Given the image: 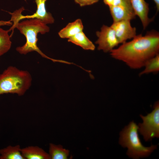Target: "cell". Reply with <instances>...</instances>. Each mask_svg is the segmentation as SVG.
I'll use <instances>...</instances> for the list:
<instances>
[{"label":"cell","instance_id":"6da1fadb","mask_svg":"<svg viewBox=\"0 0 159 159\" xmlns=\"http://www.w3.org/2000/svg\"><path fill=\"white\" fill-rule=\"evenodd\" d=\"M159 33L152 30L143 36L136 35L110 52L113 58L124 62L134 69L143 67L147 61L159 54Z\"/></svg>","mask_w":159,"mask_h":159},{"label":"cell","instance_id":"7a4b0ae2","mask_svg":"<svg viewBox=\"0 0 159 159\" xmlns=\"http://www.w3.org/2000/svg\"><path fill=\"white\" fill-rule=\"evenodd\" d=\"M26 38L25 43L21 46L18 47L16 51L19 54H26L35 51L42 57L49 59L54 62H58V60L50 58L43 53L37 46L38 34H44L49 31V27L41 20L37 19H27L19 22L14 26Z\"/></svg>","mask_w":159,"mask_h":159},{"label":"cell","instance_id":"3957f363","mask_svg":"<svg viewBox=\"0 0 159 159\" xmlns=\"http://www.w3.org/2000/svg\"><path fill=\"white\" fill-rule=\"evenodd\" d=\"M32 80L27 71L9 66L0 74V95L11 93L22 96L29 89Z\"/></svg>","mask_w":159,"mask_h":159},{"label":"cell","instance_id":"277c9868","mask_svg":"<svg viewBox=\"0 0 159 159\" xmlns=\"http://www.w3.org/2000/svg\"><path fill=\"white\" fill-rule=\"evenodd\" d=\"M138 125L133 121L120 133L119 144L123 147L127 148V155L134 159L148 157L157 147V145L143 146L138 135Z\"/></svg>","mask_w":159,"mask_h":159},{"label":"cell","instance_id":"5b68a950","mask_svg":"<svg viewBox=\"0 0 159 159\" xmlns=\"http://www.w3.org/2000/svg\"><path fill=\"white\" fill-rule=\"evenodd\" d=\"M153 110L145 116H140L143 120L138 125V131L143 135L145 141H151L155 138L159 137V102H155Z\"/></svg>","mask_w":159,"mask_h":159},{"label":"cell","instance_id":"8992f818","mask_svg":"<svg viewBox=\"0 0 159 159\" xmlns=\"http://www.w3.org/2000/svg\"><path fill=\"white\" fill-rule=\"evenodd\" d=\"M47 0H35L37 5L36 12L32 15L24 16L21 14L24 10L22 7L13 13L8 12L11 15L10 21L13 22L12 27L14 28L15 25L21 20L24 19H37L41 20L46 24H52L54 23V19L52 14L47 11L45 3Z\"/></svg>","mask_w":159,"mask_h":159},{"label":"cell","instance_id":"52a82bcc","mask_svg":"<svg viewBox=\"0 0 159 159\" xmlns=\"http://www.w3.org/2000/svg\"><path fill=\"white\" fill-rule=\"evenodd\" d=\"M98 39L95 43L97 49L105 52H110L120 44L115 32L111 26L103 25L100 31L96 32Z\"/></svg>","mask_w":159,"mask_h":159},{"label":"cell","instance_id":"ba28073f","mask_svg":"<svg viewBox=\"0 0 159 159\" xmlns=\"http://www.w3.org/2000/svg\"><path fill=\"white\" fill-rule=\"evenodd\" d=\"M109 8L113 22L123 20L131 21L136 16L130 0H120L117 4Z\"/></svg>","mask_w":159,"mask_h":159},{"label":"cell","instance_id":"9c48e42d","mask_svg":"<svg viewBox=\"0 0 159 159\" xmlns=\"http://www.w3.org/2000/svg\"><path fill=\"white\" fill-rule=\"evenodd\" d=\"M110 26L114 30L120 44L132 39L137 35L136 29L131 26L130 20H123L113 22Z\"/></svg>","mask_w":159,"mask_h":159},{"label":"cell","instance_id":"30bf717a","mask_svg":"<svg viewBox=\"0 0 159 159\" xmlns=\"http://www.w3.org/2000/svg\"><path fill=\"white\" fill-rule=\"evenodd\" d=\"M136 15L140 18L143 28L145 29L152 21L148 17V4L145 0H130Z\"/></svg>","mask_w":159,"mask_h":159},{"label":"cell","instance_id":"8fae6325","mask_svg":"<svg viewBox=\"0 0 159 159\" xmlns=\"http://www.w3.org/2000/svg\"><path fill=\"white\" fill-rule=\"evenodd\" d=\"M24 159H50L48 153L37 146H30L21 148Z\"/></svg>","mask_w":159,"mask_h":159},{"label":"cell","instance_id":"7c38bea8","mask_svg":"<svg viewBox=\"0 0 159 159\" xmlns=\"http://www.w3.org/2000/svg\"><path fill=\"white\" fill-rule=\"evenodd\" d=\"M83 26L80 19L69 23L58 32L59 37L62 38H67L82 31Z\"/></svg>","mask_w":159,"mask_h":159},{"label":"cell","instance_id":"4fadbf2b","mask_svg":"<svg viewBox=\"0 0 159 159\" xmlns=\"http://www.w3.org/2000/svg\"><path fill=\"white\" fill-rule=\"evenodd\" d=\"M68 41L80 46L85 50H94L95 49L94 44L82 31L69 38Z\"/></svg>","mask_w":159,"mask_h":159},{"label":"cell","instance_id":"5bb4252c","mask_svg":"<svg viewBox=\"0 0 159 159\" xmlns=\"http://www.w3.org/2000/svg\"><path fill=\"white\" fill-rule=\"evenodd\" d=\"M20 145H9L0 150V159H24Z\"/></svg>","mask_w":159,"mask_h":159},{"label":"cell","instance_id":"9a60e30c","mask_svg":"<svg viewBox=\"0 0 159 159\" xmlns=\"http://www.w3.org/2000/svg\"><path fill=\"white\" fill-rule=\"evenodd\" d=\"M69 151L61 145L51 143L49 145V154L50 159H67Z\"/></svg>","mask_w":159,"mask_h":159},{"label":"cell","instance_id":"2e32d148","mask_svg":"<svg viewBox=\"0 0 159 159\" xmlns=\"http://www.w3.org/2000/svg\"><path fill=\"white\" fill-rule=\"evenodd\" d=\"M9 32L8 30H5L0 26V56L7 52L11 48L12 43Z\"/></svg>","mask_w":159,"mask_h":159},{"label":"cell","instance_id":"e0dca14e","mask_svg":"<svg viewBox=\"0 0 159 159\" xmlns=\"http://www.w3.org/2000/svg\"><path fill=\"white\" fill-rule=\"evenodd\" d=\"M143 67L144 68L140 72V75L158 72L159 71V54L148 60Z\"/></svg>","mask_w":159,"mask_h":159},{"label":"cell","instance_id":"ac0fdd59","mask_svg":"<svg viewBox=\"0 0 159 159\" xmlns=\"http://www.w3.org/2000/svg\"><path fill=\"white\" fill-rule=\"evenodd\" d=\"M99 0H74L81 6L90 5L97 2Z\"/></svg>","mask_w":159,"mask_h":159},{"label":"cell","instance_id":"d6986e66","mask_svg":"<svg viewBox=\"0 0 159 159\" xmlns=\"http://www.w3.org/2000/svg\"><path fill=\"white\" fill-rule=\"evenodd\" d=\"M104 3L109 7L112 6L116 0H103Z\"/></svg>","mask_w":159,"mask_h":159},{"label":"cell","instance_id":"ffe728a7","mask_svg":"<svg viewBox=\"0 0 159 159\" xmlns=\"http://www.w3.org/2000/svg\"><path fill=\"white\" fill-rule=\"evenodd\" d=\"M13 23L10 20L9 21H4L0 20V26L5 25H12Z\"/></svg>","mask_w":159,"mask_h":159},{"label":"cell","instance_id":"44dd1931","mask_svg":"<svg viewBox=\"0 0 159 159\" xmlns=\"http://www.w3.org/2000/svg\"><path fill=\"white\" fill-rule=\"evenodd\" d=\"M154 2L158 11L159 10V0H153Z\"/></svg>","mask_w":159,"mask_h":159}]
</instances>
